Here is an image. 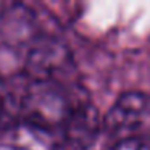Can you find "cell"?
<instances>
[{
  "label": "cell",
  "instance_id": "6da1fadb",
  "mask_svg": "<svg viewBox=\"0 0 150 150\" xmlns=\"http://www.w3.org/2000/svg\"><path fill=\"white\" fill-rule=\"evenodd\" d=\"M103 127L115 144L150 137V97L137 91L124 92L108 110Z\"/></svg>",
  "mask_w": 150,
  "mask_h": 150
},
{
  "label": "cell",
  "instance_id": "7a4b0ae2",
  "mask_svg": "<svg viewBox=\"0 0 150 150\" xmlns=\"http://www.w3.org/2000/svg\"><path fill=\"white\" fill-rule=\"evenodd\" d=\"M111 150H150V137L121 140V142L115 144Z\"/></svg>",
  "mask_w": 150,
  "mask_h": 150
}]
</instances>
